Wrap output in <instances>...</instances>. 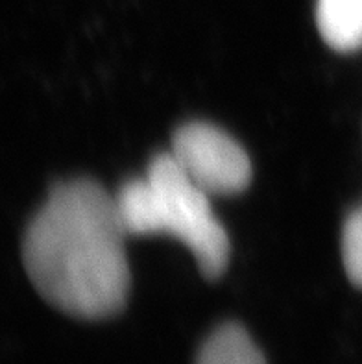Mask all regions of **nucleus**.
<instances>
[{
    "instance_id": "3",
    "label": "nucleus",
    "mask_w": 362,
    "mask_h": 364,
    "mask_svg": "<svg viewBox=\"0 0 362 364\" xmlns=\"http://www.w3.org/2000/svg\"><path fill=\"white\" fill-rule=\"evenodd\" d=\"M170 154L209 196L244 191L252 180V163L233 137L207 122H188L172 137Z\"/></svg>"
},
{
    "instance_id": "2",
    "label": "nucleus",
    "mask_w": 362,
    "mask_h": 364,
    "mask_svg": "<svg viewBox=\"0 0 362 364\" xmlns=\"http://www.w3.org/2000/svg\"><path fill=\"white\" fill-rule=\"evenodd\" d=\"M128 235L166 233L181 240L209 279L222 276L230 261V239L213 213L209 194L194 183L172 154H157L144 178L120 187L115 196Z\"/></svg>"
},
{
    "instance_id": "1",
    "label": "nucleus",
    "mask_w": 362,
    "mask_h": 364,
    "mask_svg": "<svg viewBox=\"0 0 362 364\" xmlns=\"http://www.w3.org/2000/svg\"><path fill=\"white\" fill-rule=\"evenodd\" d=\"M126 237L115 196L91 180L67 181L54 187L28 226L24 268L55 309L107 318L128 300Z\"/></svg>"
},
{
    "instance_id": "4",
    "label": "nucleus",
    "mask_w": 362,
    "mask_h": 364,
    "mask_svg": "<svg viewBox=\"0 0 362 364\" xmlns=\"http://www.w3.org/2000/svg\"><path fill=\"white\" fill-rule=\"evenodd\" d=\"M316 24L331 48H362V0H316Z\"/></svg>"
},
{
    "instance_id": "6",
    "label": "nucleus",
    "mask_w": 362,
    "mask_h": 364,
    "mask_svg": "<svg viewBox=\"0 0 362 364\" xmlns=\"http://www.w3.org/2000/svg\"><path fill=\"white\" fill-rule=\"evenodd\" d=\"M342 259L351 283L362 289V208L351 213L344 224Z\"/></svg>"
},
{
    "instance_id": "5",
    "label": "nucleus",
    "mask_w": 362,
    "mask_h": 364,
    "mask_svg": "<svg viewBox=\"0 0 362 364\" xmlns=\"http://www.w3.org/2000/svg\"><path fill=\"white\" fill-rule=\"evenodd\" d=\"M194 364H266V360L246 329L225 323L203 342Z\"/></svg>"
}]
</instances>
